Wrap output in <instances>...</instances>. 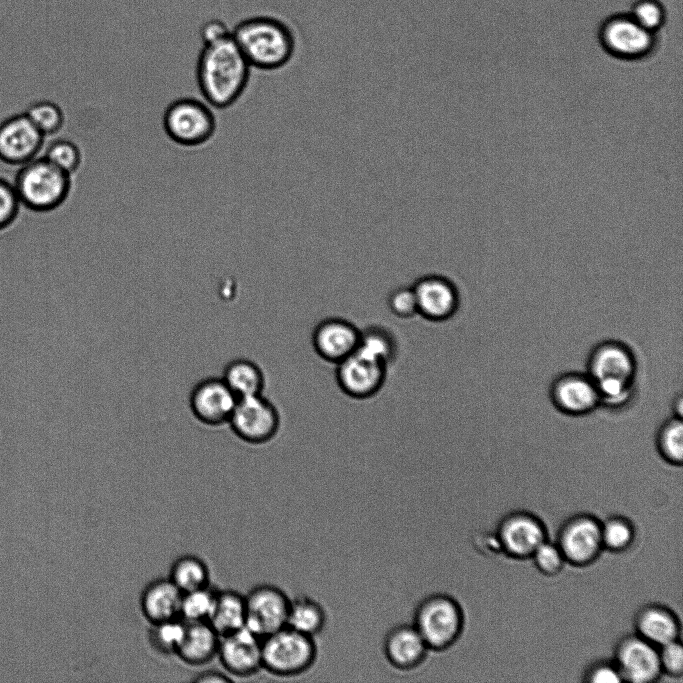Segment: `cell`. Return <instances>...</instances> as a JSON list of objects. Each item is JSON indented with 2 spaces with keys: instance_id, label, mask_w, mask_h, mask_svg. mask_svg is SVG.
<instances>
[{
  "instance_id": "cell-1",
  "label": "cell",
  "mask_w": 683,
  "mask_h": 683,
  "mask_svg": "<svg viewBox=\"0 0 683 683\" xmlns=\"http://www.w3.org/2000/svg\"><path fill=\"white\" fill-rule=\"evenodd\" d=\"M251 70L232 36L203 44L196 63V83L203 100L215 109L233 106L244 94Z\"/></svg>"
},
{
  "instance_id": "cell-2",
  "label": "cell",
  "mask_w": 683,
  "mask_h": 683,
  "mask_svg": "<svg viewBox=\"0 0 683 683\" xmlns=\"http://www.w3.org/2000/svg\"><path fill=\"white\" fill-rule=\"evenodd\" d=\"M232 37L252 69L275 71L286 66L295 52V38L287 24L266 15L242 19Z\"/></svg>"
},
{
  "instance_id": "cell-3",
  "label": "cell",
  "mask_w": 683,
  "mask_h": 683,
  "mask_svg": "<svg viewBox=\"0 0 683 683\" xmlns=\"http://www.w3.org/2000/svg\"><path fill=\"white\" fill-rule=\"evenodd\" d=\"M13 186L21 206L39 213L61 207L72 190V175L44 156L19 166Z\"/></svg>"
},
{
  "instance_id": "cell-4",
  "label": "cell",
  "mask_w": 683,
  "mask_h": 683,
  "mask_svg": "<svg viewBox=\"0 0 683 683\" xmlns=\"http://www.w3.org/2000/svg\"><path fill=\"white\" fill-rule=\"evenodd\" d=\"M413 625L429 650L444 651L452 647L465 628V613L451 595L434 593L417 606Z\"/></svg>"
},
{
  "instance_id": "cell-5",
  "label": "cell",
  "mask_w": 683,
  "mask_h": 683,
  "mask_svg": "<svg viewBox=\"0 0 683 683\" xmlns=\"http://www.w3.org/2000/svg\"><path fill=\"white\" fill-rule=\"evenodd\" d=\"M162 126L175 144L195 148L207 144L214 137L217 119L213 108L204 100L183 97L166 107Z\"/></svg>"
},
{
  "instance_id": "cell-6",
  "label": "cell",
  "mask_w": 683,
  "mask_h": 683,
  "mask_svg": "<svg viewBox=\"0 0 683 683\" xmlns=\"http://www.w3.org/2000/svg\"><path fill=\"white\" fill-rule=\"evenodd\" d=\"M317 655L313 637L285 626L262 638V668L277 676L308 670Z\"/></svg>"
},
{
  "instance_id": "cell-7",
  "label": "cell",
  "mask_w": 683,
  "mask_h": 683,
  "mask_svg": "<svg viewBox=\"0 0 683 683\" xmlns=\"http://www.w3.org/2000/svg\"><path fill=\"white\" fill-rule=\"evenodd\" d=\"M228 423L240 440L259 445L275 437L280 414L270 400L259 394L238 398Z\"/></svg>"
},
{
  "instance_id": "cell-8",
  "label": "cell",
  "mask_w": 683,
  "mask_h": 683,
  "mask_svg": "<svg viewBox=\"0 0 683 683\" xmlns=\"http://www.w3.org/2000/svg\"><path fill=\"white\" fill-rule=\"evenodd\" d=\"M566 562L583 567L601 559L605 551L601 537V522L588 515H579L561 528L557 541Z\"/></svg>"
},
{
  "instance_id": "cell-9",
  "label": "cell",
  "mask_w": 683,
  "mask_h": 683,
  "mask_svg": "<svg viewBox=\"0 0 683 683\" xmlns=\"http://www.w3.org/2000/svg\"><path fill=\"white\" fill-rule=\"evenodd\" d=\"M290 599L277 586L259 584L245 595V627L263 638L287 625Z\"/></svg>"
},
{
  "instance_id": "cell-10",
  "label": "cell",
  "mask_w": 683,
  "mask_h": 683,
  "mask_svg": "<svg viewBox=\"0 0 683 683\" xmlns=\"http://www.w3.org/2000/svg\"><path fill=\"white\" fill-rule=\"evenodd\" d=\"M600 41L612 56L623 60H639L651 54L654 33L638 24L630 15L608 18L601 27Z\"/></svg>"
},
{
  "instance_id": "cell-11",
  "label": "cell",
  "mask_w": 683,
  "mask_h": 683,
  "mask_svg": "<svg viewBox=\"0 0 683 683\" xmlns=\"http://www.w3.org/2000/svg\"><path fill=\"white\" fill-rule=\"evenodd\" d=\"M45 137L23 113L14 114L0 123V160L21 166L39 156Z\"/></svg>"
},
{
  "instance_id": "cell-12",
  "label": "cell",
  "mask_w": 683,
  "mask_h": 683,
  "mask_svg": "<svg viewBox=\"0 0 683 683\" xmlns=\"http://www.w3.org/2000/svg\"><path fill=\"white\" fill-rule=\"evenodd\" d=\"M336 365L337 384L353 399L371 398L385 383L388 366L356 351Z\"/></svg>"
},
{
  "instance_id": "cell-13",
  "label": "cell",
  "mask_w": 683,
  "mask_h": 683,
  "mask_svg": "<svg viewBox=\"0 0 683 683\" xmlns=\"http://www.w3.org/2000/svg\"><path fill=\"white\" fill-rule=\"evenodd\" d=\"M613 662L623 681L649 683L662 675L658 648L637 634L624 638L618 644Z\"/></svg>"
},
{
  "instance_id": "cell-14",
  "label": "cell",
  "mask_w": 683,
  "mask_h": 683,
  "mask_svg": "<svg viewBox=\"0 0 683 683\" xmlns=\"http://www.w3.org/2000/svg\"><path fill=\"white\" fill-rule=\"evenodd\" d=\"M418 315L431 322L450 319L460 304L456 285L447 277L429 274L420 277L412 285Z\"/></svg>"
},
{
  "instance_id": "cell-15",
  "label": "cell",
  "mask_w": 683,
  "mask_h": 683,
  "mask_svg": "<svg viewBox=\"0 0 683 683\" xmlns=\"http://www.w3.org/2000/svg\"><path fill=\"white\" fill-rule=\"evenodd\" d=\"M237 397L222 378H206L199 381L189 396L193 416L202 424L220 426L228 423Z\"/></svg>"
},
{
  "instance_id": "cell-16",
  "label": "cell",
  "mask_w": 683,
  "mask_h": 683,
  "mask_svg": "<svg viewBox=\"0 0 683 683\" xmlns=\"http://www.w3.org/2000/svg\"><path fill=\"white\" fill-rule=\"evenodd\" d=\"M217 657L227 674L252 676L262 668V638L246 627L221 636Z\"/></svg>"
},
{
  "instance_id": "cell-17",
  "label": "cell",
  "mask_w": 683,
  "mask_h": 683,
  "mask_svg": "<svg viewBox=\"0 0 683 683\" xmlns=\"http://www.w3.org/2000/svg\"><path fill=\"white\" fill-rule=\"evenodd\" d=\"M587 374L596 382H635L637 362L631 349L616 340L597 344L587 359Z\"/></svg>"
},
{
  "instance_id": "cell-18",
  "label": "cell",
  "mask_w": 683,
  "mask_h": 683,
  "mask_svg": "<svg viewBox=\"0 0 683 683\" xmlns=\"http://www.w3.org/2000/svg\"><path fill=\"white\" fill-rule=\"evenodd\" d=\"M550 398L557 410L569 416L586 415L600 406L596 385L587 373L558 376L551 384Z\"/></svg>"
},
{
  "instance_id": "cell-19",
  "label": "cell",
  "mask_w": 683,
  "mask_h": 683,
  "mask_svg": "<svg viewBox=\"0 0 683 683\" xmlns=\"http://www.w3.org/2000/svg\"><path fill=\"white\" fill-rule=\"evenodd\" d=\"M497 535L504 552L516 559L531 558L535 549L548 540L542 522L526 512L507 516L500 523Z\"/></svg>"
},
{
  "instance_id": "cell-20",
  "label": "cell",
  "mask_w": 683,
  "mask_h": 683,
  "mask_svg": "<svg viewBox=\"0 0 683 683\" xmlns=\"http://www.w3.org/2000/svg\"><path fill=\"white\" fill-rule=\"evenodd\" d=\"M360 329L350 321L331 317L317 324L312 333L315 352L325 361L338 364L358 347Z\"/></svg>"
},
{
  "instance_id": "cell-21",
  "label": "cell",
  "mask_w": 683,
  "mask_h": 683,
  "mask_svg": "<svg viewBox=\"0 0 683 683\" xmlns=\"http://www.w3.org/2000/svg\"><path fill=\"white\" fill-rule=\"evenodd\" d=\"M383 650L393 667L410 670L424 661L429 648L413 624H401L389 630Z\"/></svg>"
},
{
  "instance_id": "cell-22",
  "label": "cell",
  "mask_w": 683,
  "mask_h": 683,
  "mask_svg": "<svg viewBox=\"0 0 683 683\" xmlns=\"http://www.w3.org/2000/svg\"><path fill=\"white\" fill-rule=\"evenodd\" d=\"M182 594L169 578L154 579L141 593V612L150 624L180 618Z\"/></svg>"
},
{
  "instance_id": "cell-23",
  "label": "cell",
  "mask_w": 683,
  "mask_h": 683,
  "mask_svg": "<svg viewBox=\"0 0 683 683\" xmlns=\"http://www.w3.org/2000/svg\"><path fill=\"white\" fill-rule=\"evenodd\" d=\"M219 643L220 635L208 622H185L184 635L175 655L191 666L206 665L217 657Z\"/></svg>"
},
{
  "instance_id": "cell-24",
  "label": "cell",
  "mask_w": 683,
  "mask_h": 683,
  "mask_svg": "<svg viewBox=\"0 0 683 683\" xmlns=\"http://www.w3.org/2000/svg\"><path fill=\"white\" fill-rule=\"evenodd\" d=\"M635 633L659 648L679 639L681 618L666 607L650 605L637 615Z\"/></svg>"
},
{
  "instance_id": "cell-25",
  "label": "cell",
  "mask_w": 683,
  "mask_h": 683,
  "mask_svg": "<svg viewBox=\"0 0 683 683\" xmlns=\"http://www.w3.org/2000/svg\"><path fill=\"white\" fill-rule=\"evenodd\" d=\"M208 623L220 637L245 627V596L231 589L217 590Z\"/></svg>"
},
{
  "instance_id": "cell-26",
  "label": "cell",
  "mask_w": 683,
  "mask_h": 683,
  "mask_svg": "<svg viewBox=\"0 0 683 683\" xmlns=\"http://www.w3.org/2000/svg\"><path fill=\"white\" fill-rule=\"evenodd\" d=\"M221 378L237 398L262 394L265 386L262 369L246 358L230 361Z\"/></svg>"
},
{
  "instance_id": "cell-27",
  "label": "cell",
  "mask_w": 683,
  "mask_h": 683,
  "mask_svg": "<svg viewBox=\"0 0 683 683\" xmlns=\"http://www.w3.org/2000/svg\"><path fill=\"white\" fill-rule=\"evenodd\" d=\"M325 623L324 608L316 600L308 596L290 599L286 626L314 637L323 630Z\"/></svg>"
},
{
  "instance_id": "cell-28",
  "label": "cell",
  "mask_w": 683,
  "mask_h": 683,
  "mask_svg": "<svg viewBox=\"0 0 683 683\" xmlns=\"http://www.w3.org/2000/svg\"><path fill=\"white\" fill-rule=\"evenodd\" d=\"M356 352L388 366L397 355L398 344L390 330L380 325H371L360 330Z\"/></svg>"
},
{
  "instance_id": "cell-29",
  "label": "cell",
  "mask_w": 683,
  "mask_h": 683,
  "mask_svg": "<svg viewBox=\"0 0 683 683\" xmlns=\"http://www.w3.org/2000/svg\"><path fill=\"white\" fill-rule=\"evenodd\" d=\"M168 578L186 593L210 585V572L206 563L195 555L178 557L170 568Z\"/></svg>"
},
{
  "instance_id": "cell-30",
  "label": "cell",
  "mask_w": 683,
  "mask_h": 683,
  "mask_svg": "<svg viewBox=\"0 0 683 683\" xmlns=\"http://www.w3.org/2000/svg\"><path fill=\"white\" fill-rule=\"evenodd\" d=\"M601 537L605 550L615 553L638 552L632 548L635 544L638 545L636 529L629 520L623 517L613 516L603 521Z\"/></svg>"
},
{
  "instance_id": "cell-31",
  "label": "cell",
  "mask_w": 683,
  "mask_h": 683,
  "mask_svg": "<svg viewBox=\"0 0 683 683\" xmlns=\"http://www.w3.org/2000/svg\"><path fill=\"white\" fill-rule=\"evenodd\" d=\"M656 449L661 459L674 467H681L683 459V422L673 416L666 420L656 435Z\"/></svg>"
},
{
  "instance_id": "cell-32",
  "label": "cell",
  "mask_w": 683,
  "mask_h": 683,
  "mask_svg": "<svg viewBox=\"0 0 683 683\" xmlns=\"http://www.w3.org/2000/svg\"><path fill=\"white\" fill-rule=\"evenodd\" d=\"M24 114L45 138L58 134L65 124L64 111L50 100L33 102Z\"/></svg>"
},
{
  "instance_id": "cell-33",
  "label": "cell",
  "mask_w": 683,
  "mask_h": 683,
  "mask_svg": "<svg viewBox=\"0 0 683 683\" xmlns=\"http://www.w3.org/2000/svg\"><path fill=\"white\" fill-rule=\"evenodd\" d=\"M185 631L181 618L152 623L148 630V642L160 654H176Z\"/></svg>"
},
{
  "instance_id": "cell-34",
  "label": "cell",
  "mask_w": 683,
  "mask_h": 683,
  "mask_svg": "<svg viewBox=\"0 0 683 683\" xmlns=\"http://www.w3.org/2000/svg\"><path fill=\"white\" fill-rule=\"evenodd\" d=\"M217 590L210 585L182 594L180 618L185 622H208Z\"/></svg>"
},
{
  "instance_id": "cell-35",
  "label": "cell",
  "mask_w": 683,
  "mask_h": 683,
  "mask_svg": "<svg viewBox=\"0 0 683 683\" xmlns=\"http://www.w3.org/2000/svg\"><path fill=\"white\" fill-rule=\"evenodd\" d=\"M42 156L70 175L75 174L83 162L81 148L69 139L54 140L48 145Z\"/></svg>"
},
{
  "instance_id": "cell-36",
  "label": "cell",
  "mask_w": 683,
  "mask_h": 683,
  "mask_svg": "<svg viewBox=\"0 0 683 683\" xmlns=\"http://www.w3.org/2000/svg\"><path fill=\"white\" fill-rule=\"evenodd\" d=\"M535 566L544 574L560 575L561 571L570 565L566 562L557 543L550 540L543 541L531 556Z\"/></svg>"
},
{
  "instance_id": "cell-37",
  "label": "cell",
  "mask_w": 683,
  "mask_h": 683,
  "mask_svg": "<svg viewBox=\"0 0 683 683\" xmlns=\"http://www.w3.org/2000/svg\"><path fill=\"white\" fill-rule=\"evenodd\" d=\"M21 203L13 183L0 177V231L10 227L17 219Z\"/></svg>"
},
{
  "instance_id": "cell-38",
  "label": "cell",
  "mask_w": 683,
  "mask_h": 683,
  "mask_svg": "<svg viewBox=\"0 0 683 683\" xmlns=\"http://www.w3.org/2000/svg\"><path fill=\"white\" fill-rule=\"evenodd\" d=\"M630 16L643 28L654 32L664 21V10L655 0H639L632 7Z\"/></svg>"
},
{
  "instance_id": "cell-39",
  "label": "cell",
  "mask_w": 683,
  "mask_h": 683,
  "mask_svg": "<svg viewBox=\"0 0 683 683\" xmlns=\"http://www.w3.org/2000/svg\"><path fill=\"white\" fill-rule=\"evenodd\" d=\"M387 304L392 314L399 318L408 319L418 315L412 286L394 289L388 296Z\"/></svg>"
},
{
  "instance_id": "cell-40",
  "label": "cell",
  "mask_w": 683,
  "mask_h": 683,
  "mask_svg": "<svg viewBox=\"0 0 683 683\" xmlns=\"http://www.w3.org/2000/svg\"><path fill=\"white\" fill-rule=\"evenodd\" d=\"M662 673L668 676L681 677L683 673V649L678 640L669 642L658 648Z\"/></svg>"
},
{
  "instance_id": "cell-41",
  "label": "cell",
  "mask_w": 683,
  "mask_h": 683,
  "mask_svg": "<svg viewBox=\"0 0 683 683\" xmlns=\"http://www.w3.org/2000/svg\"><path fill=\"white\" fill-rule=\"evenodd\" d=\"M622 676L614 662H601L590 668L584 682L590 683H614L622 682Z\"/></svg>"
},
{
  "instance_id": "cell-42",
  "label": "cell",
  "mask_w": 683,
  "mask_h": 683,
  "mask_svg": "<svg viewBox=\"0 0 683 683\" xmlns=\"http://www.w3.org/2000/svg\"><path fill=\"white\" fill-rule=\"evenodd\" d=\"M231 36L232 29L218 18L207 20L200 29V38L203 44L218 42Z\"/></svg>"
},
{
  "instance_id": "cell-43",
  "label": "cell",
  "mask_w": 683,
  "mask_h": 683,
  "mask_svg": "<svg viewBox=\"0 0 683 683\" xmlns=\"http://www.w3.org/2000/svg\"><path fill=\"white\" fill-rule=\"evenodd\" d=\"M193 682L195 683H212V682H217V683H227L231 682L232 678L228 674H224L222 672L216 671V670H205L200 673H198L193 679Z\"/></svg>"
},
{
  "instance_id": "cell-44",
  "label": "cell",
  "mask_w": 683,
  "mask_h": 683,
  "mask_svg": "<svg viewBox=\"0 0 683 683\" xmlns=\"http://www.w3.org/2000/svg\"><path fill=\"white\" fill-rule=\"evenodd\" d=\"M673 416L682 418V410H683V399L682 396L679 394L674 402H673Z\"/></svg>"
}]
</instances>
